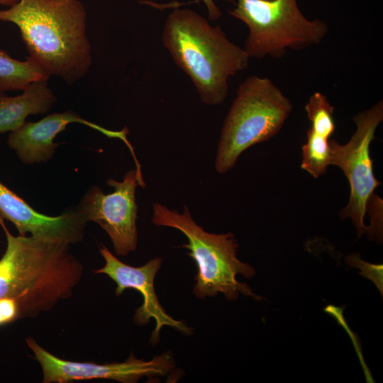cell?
I'll return each instance as SVG.
<instances>
[{
  "mask_svg": "<svg viewBox=\"0 0 383 383\" xmlns=\"http://www.w3.org/2000/svg\"><path fill=\"white\" fill-rule=\"evenodd\" d=\"M6 248L0 259V299L16 300L20 318L35 317L72 296L83 266L69 243L33 236L13 235L0 217Z\"/></svg>",
  "mask_w": 383,
  "mask_h": 383,
  "instance_id": "cell-1",
  "label": "cell"
},
{
  "mask_svg": "<svg viewBox=\"0 0 383 383\" xmlns=\"http://www.w3.org/2000/svg\"><path fill=\"white\" fill-rule=\"evenodd\" d=\"M0 21L16 24L30 54L49 74L72 84L91 64L86 12L78 0H18L0 10Z\"/></svg>",
  "mask_w": 383,
  "mask_h": 383,
  "instance_id": "cell-2",
  "label": "cell"
},
{
  "mask_svg": "<svg viewBox=\"0 0 383 383\" xmlns=\"http://www.w3.org/2000/svg\"><path fill=\"white\" fill-rule=\"evenodd\" d=\"M162 43L192 80L201 101L219 105L228 94V78L245 70L249 56L194 11L175 8L167 16Z\"/></svg>",
  "mask_w": 383,
  "mask_h": 383,
  "instance_id": "cell-3",
  "label": "cell"
},
{
  "mask_svg": "<svg viewBox=\"0 0 383 383\" xmlns=\"http://www.w3.org/2000/svg\"><path fill=\"white\" fill-rule=\"evenodd\" d=\"M152 223L157 226L176 228L187 238V243L182 247L189 250L187 255L196 265L193 289L196 297L205 299L222 293L229 301L236 299L240 294L262 299L245 283L237 280L238 274L252 278L255 270L237 257L238 243L232 233L206 232L193 220L187 206L179 213L155 203L152 206Z\"/></svg>",
  "mask_w": 383,
  "mask_h": 383,
  "instance_id": "cell-4",
  "label": "cell"
},
{
  "mask_svg": "<svg viewBox=\"0 0 383 383\" xmlns=\"http://www.w3.org/2000/svg\"><path fill=\"white\" fill-rule=\"evenodd\" d=\"M292 109L289 99L269 78L250 76L240 84L225 118L215 168L223 174L248 148L274 137Z\"/></svg>",
  "mask_w": 383,
  "mask_h": 383,
  "instance_id": "cell-5",
  "label": "cell"
},
{
  "mask_svg": "<svg viewBox=\"0 0 383 383\" xmlns=\"http://www.w3.org/2000/svg\"><path fill=\"white\" fill-rule=\"evenodd\" d=\"M235 6L229 13L249 29L243 48L249 57L280 58L289 48L318 45L328 32L324 21L304 17L296 0H236Z\"/></svg>",
  "mask_w": 383,
  "mask_h": 383,
  "instance_id": "cell-6",
  "label": "cell"
},
{
  "mask_svg": "<svg viewBox=\"0 0 383 383\" xmlns=\"http://www.w3.org/2000/svg\"><path fill=\"white\" fill-rule=\"evenodd\" d=\"M353 121L356 130L348 143L339 144L329 139L331 165L340 167L350 184V198L339 215L350 218L358 235L368 231L364 218L374 191L381 182L374 174L370 147L379 124L383 121V101H378L370 109L358 113Z\"/></svg>",
  "mask_w": 383,
  "mask_h": 383,
  "instance_id": "cell-7",
  "label": "cell"
},
{
  "mask_svg": "<svg viewBox=\"0 0 383 383\" xmlns=\"http://www.w3.org/2000/svg\"><path fill=\"white\" fill-rule=\"evenodd\" d=\"M107 184L114 188L112 193L105 194L93 186L76 209L86 222H96L108 233L116 255L126 256L137 247L135 189L145 184L135 169L128 171L121 182L109 179Z\"/></svg>",
  "mask_w": 383,
  "mask_h": 383,
  "instance_id": "cell-8",
  "label": "cell"
},
{
  "mask_svg": "<svg viewBox=\"0 0 383 383\" xmlns=\"http://www.w3.org/2000/svg\"><path fill=\"white\" fill-rule=\"evenodd\" d=\"M26 343L41 366L44 383L97 379L134 383L144 377L166 376L175 366L170 352L147 361L136 358L131 353L125 362L98 364L60 359L41 347L32 337L26 338Z\"/></svg>",
  "mask_w": 383,
  "mask_h": 383,
  "instance_id": "cell-9",
  "label": "cell"
},
{
  "mask_svg": "<svg viewBox=\"0 0 383 383\" xmlns=\"http://www.w3.org/2000/svg\"><path fill=\"white\" fill-rule=\"evenodd\" d=\"M99 252L104 259L105 265L94 272L96 274H105L115 282L116 295L120 296L127 289H135L142 295L143 303L136 309L133 321L138 326H143L149 323L151 318L155 321V328L150 339L152 345L158 343L160 331L165 326L185 335L192 334L190 327L167 314L155 293L154 281L162 262L161 257L150 260L140 267H133L122 262L104 245L99 248Z\"/></svg>",
  "mask_w": 383,
  "mask_h": 383,
  "instance_id": "cell-10",
  "label": "cell"
},
{
  "mask_svg": "<svg viewBox=\"0 0 383 383\" xmlns=\"http://www.w3.org/2000/svg\"><path fill=\"white\" fill-rule=\"evenodd\" d=\"M72 123L84 124L109 138L120 139L136 158L127 138V128L118 131H111L81 118L72 111L52 113L37 122L26 123L21 128L11 132L7 143L24 164L47 162L53 156L59 145V143L53 142L55 138Z\"/></svg>",
  "mask_w": 383,
  "mask_h": 383,
  "instance_id": "cell-11",
  "label": "cell"
},
{
  "mask_svg": "<svg viewBox=\"0 0 383 383\" xmlns=\"http://www.w3.org/2000/svg\"><path fill=\"white\" fill-rule=\"evenodd\" d=\"M0 217L11 221L19 235L56 240L69 244L83 238L86 221L77 209L57 216L40 213L0 182Z\"/></svg>",
  "mask_w": 383,
  "mask_h": 383,
  "instance_id": "cell-12",
  "label": "cell"
},
{
  "mask_svg": "<svg viewBox=\"0 0 383 383\" xmlns=\"http://www.w3.org/2000/svg\"><path fill=\"white\" fill-rule=\"evenodd\" d=\"M23 91L16 96L0 91V133L21 128L29 115L48 112L56 101L48 79L35 81Z\"/></svg>",
  "mask_w": 383,
  "mask_h": 383,
  "instance_id": "cell-13",
  "label": "cell"
},
{
  "mask_svg": "<svg viewBox=\"0 0 383 383\" xmlns=\"http://www.w3.org/2000/svg\"><path fill=\"white\" fill-rule=\"evenodd\" d=\"M49 76L30 57L19 61L0 50V91L23 90L35 81L48 79Z\"/></svg>",
  "mask_w": 383,
  "mask_h": 383,
  "instance_id": "cell-14",
  "label": "cell"
},
{
  "mask_svg": "<svg viewBox=\"0 0 383 383\" xmlns=\"http://www.w3.org/2000/svg\"><path fill=\"white\" fill-rule=\"evenodd\" d=\"M329 139L311 128L306 131V142L302 146L301 167L315 179L324 174L331 165Z\"/></svg>",
  "mask_w": 383,
  "mask_h": 383,
  "instance_id": "cell-15",
  "label": "cell"
},
{
  "mask_svg": "<svg viewBox=\"0 0 383 383\" xmlns=\"http://www.w3.org/2000/svg\"><path fill=\"white\" fill-rule=\"evenodd\" d=\"M305 111L311 123L310 128L329 139L335 130V124L333 118L334 107L327 97L319 91L314 92L306 104Z\"/></svg>",
  "mask_w": 383,
  "mask_h": 383,
  "instance_id": "cell-16",
  "label": "cell"
},
{
  "mask_svg": "<svg viewBox=\"0 0 383 383\" xmlns=\"http://www.w3.org/2000/svg\"><path fill=\"white\" fill-rule=\"evenodd\" d=\"M345 262L351 267L360 270V274L372 280L382 295V265H373L362 260L359 254H352L345 258Z\"/></svg>",
  "mask_w": 383,
  "mask_h": 383,
  "instance_id": "cell-17",
  "label": "cell"
},
{
  "mask_svg": "<svg viewBox=\"0 0 383 383\" xmlns=\"http://www.w3.org/2000/svg\"><path fill=\"white\" fill-rule=\"evenodd\" d=\"M0 315L4 325L20 318V310L17 301L11 298L0 299Z\"/></svg>",
  "mask_w": 383,
  "mask_h": 383,
  "instance_id": "cell-18",
  "label": "cell"
},
{
  "mask_svg": "<svg viewBox=\"0 0 383 383\" xmlns=\"http://www.w3.org/2000/svg\"><path fill=\"white\" fill-rule=\"evenodd\" d=\"M199 1H202L207 9L208 11V17L210 21H216L218 20L221 16L222 13L219 8L215 4L214 1L213 0H196V2H199ZM230 3L235 4L236 0H225Z\"/></svg>",
  "mask_w": 383,
  "mask_h": 383,
  "instance_id": "cell-19",
  "label": "cell"
},
{
  "mask_svg": "<svg viewBox=\"0 0 383 383\" xmlns=\"http://www.w3.org/2000/svg\"><path fill=\"white\" fill-rule=\"evenodd\" d=\"M18 0H0V4L11 6L18 2Z\"/></svg>",
  "mask_w": 383,
  "mask_h": 383,
  "instance_id": "cell-20",
  "label": "cell"
}]
</instances>
